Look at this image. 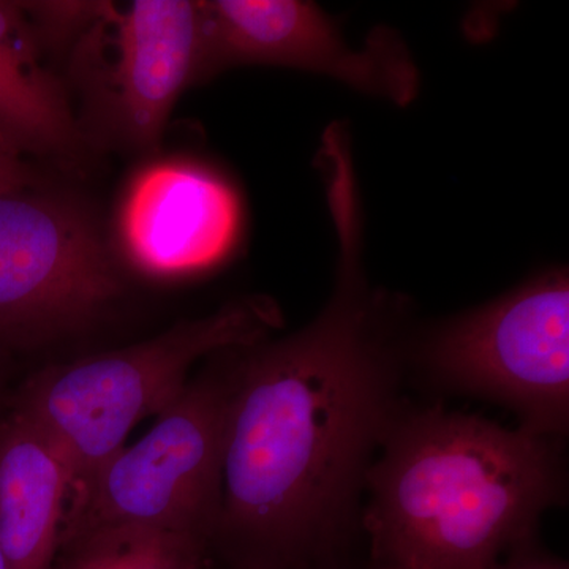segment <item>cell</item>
<instances>
[{"label":"cell","mask_w":569,"mask_h":569,"mask_svg":"<svg viewBox=\"0 0 569 569\" xmlns=\"http://www.w3.org/2000/svg\"><path fill=\"white\" fill-rule=\"evenodd\" d=\"M339 241L335 293L231 376L219 520L268 567L326 559L350 529L373 449L400 417L391 307L367 283L355 168L325 170Z\"/></svg>","instance_id":"obj_1"},{"label":"cell","mask_w":569,"mask_h":569,"mask_svg":"<svg viewBox=\"0 0 569 569\" xmlns=\"http://www.w3.org/2000/svg\"><path fill=\"white\" fill-rule=\"evenodd\" d=\"M366 475L372 569H492L563 488L550 438L441 408L400 415Z\"/></svg>","instance_id":"obj_2"},{"label":"cell","mask_w":569,"mask_h":569,"mask_svg":"<svg viewBox=\"0 0 569 569\" xmlns=\"http://www.w3.org/2000/svg\"><path fill=\"white\" fill-rule=\"evenodd\" d=\"M280 323L271 299H239L138 346L40 373L26 388L17 413L61 449L70 467L71 500L141 419L159 417L178 400L198 359L257 347Z\"/></svg>","instance_id":"obj_3"},{"label":"cell","mask_w":569,"mask_h":569,"mask_svg":"<svg viewBox=\"0 0 569 569\" xmlns=\"http://www.w3.org/2000/svg\"><path fill=\"white\" fill-rule=\"evenodd\" d=\"M231 378L183 389L132 447L110 456L71 498L62 542L99 529L193 535L219 520Z\"/></svg>","instance_id":"obj_4"},{"label":"cell","mask_w":569,"mask_h":569,"mask_svg":"<svg viewBox=\"0 0 569 569\" xmlns=\"http://www.w3.org/2000/svg\"><path fill=\"white\" fill-rule=\"evenodd\" d=\"M440 387L511 408L523 429L563 433L569 417V282L550 271L438 328L421 350Z\"/></svg>","instance_id":"obj_5"},{"label":"cell","mask_w":569,"mask_h":569,"mask_svg":"<svg viewBox=\"0 0 569 569\" xmlns=\"http://www.w3.org/2000/svg\"><path fill=\"white\" fill-rule=\"evenodd\" d=\"M80 32L74 73L93 118L122 144L156 148L179 96L197 82L198 2H97Z\"/></svg>","instance_id":"obj_6"},{"label":"cell","mask_w":569,"mask_h":569,"mask_svg":"<svg viewBox=\"0 0 569 569\" xmlns=\"http://www.w3.org/2000/svg\"><path fill=\"white\" fill-rule=\"evenodd\" d=\"M238 66H276L323 74L366 96L407 107L418 69L396 32L377 29L362 48L348 43L320 7L301 0L200 2L204 78Z\"/></svg>","instance_id":"obj_7"},{"label":"cell","mask_w":569,"mask_h":569,"mask_svg":"<svg viewBox=\"0 0 569 569\" xmlns=\"http://www.w3.org/2000/svg\"><path fill=\"white\" fill-rule=\"evenodd\" d=\"M118 290L84 213L24 190L0 193V332L78 323Z\"/></svg>","instance_id":"obj_8"},{"label":"cell","mask_w":569,"mask_h":569,"mask_svg":"<svg viewBox=\"0 0 569 569\" xmlns=\"http://www.w3.org/2000/svg\"><path fill=\"white\" fill-rule=\"evenodd\" d=\"M119 241L127 260L152 279L208 271L231 253L241 204L219 174L186 160H163L134 176L121 212Z\"/></svg>","instance_id":"obj_9"},{"label":"cell","mask_w":569,"mask_h":569,"mask_svg":"<svg viewBox=\"0 0 569 569\" xmlns=\"http://www.w3.org/2000/svg\"><path fill=\"white\" fill-rule=\"evenodd\" d=\"M71 473L61 449L14 413L0 425V549L11 569H54Z\"/></svg>","instance_id":"obj_10"},{"label":"cell","mask_w":569,"mask_h":569,"mask_svg":"<svg viewBox=\"0 0 569 569\" xmlns=\"http://www.w3.org/2000/svg\"><path fill=\"white\" fill-rule=\"evenodd\" d=\"M0 129L20 148L69 151L77 127L62 88L41 67L22 3L0 2Z\"/></svg>","instance_id":"obj_11"},{"label":"cell","mask_w":569,"mask_h":569,"mask_svg":"<svg viewBox=\"0 0 569 569\" xmlns=\"http://www.w3.org/2000/svg\"><path fill=\"white\" fill-rule=\"evenodd\" d=\"M63 569H203L198 537L144 529H99L71 538Z\"/></svg>","instance_id":"obj_12"},{"label":"cell","mask_w":569,"mask_h":569,"mask_svg":"<svg viewBox=\"0 0 569 569\" xmlns=\"http://www.w3.org/2000/svg\"><path fill=\"white\" fill-rule=\"evenodd\" d=\"M492 569H568V565L539 548L533 537L509 550Z\"/></svg>","instance_id":"obj_13"},{"label":"cell","mask_w":569,"mask_h":569,"mask_svg":"<svg viewBox=\"0 0 569 569\" xmlns=\"http://www.w3.org/2000/svg\"><path fill=\"white\" fill-rule=\"evenodd\" d=\"M20 152V146L0 129V193L17 192L28 186V168L22 163Z\"/></svg>","instance_id":"obj_14"},{"label":"cell","mask_w":569,"mask_h":569,"mask_svg":"<svg viewBox=\"0 0 569 569\" xmlns=\"http://www.w3.org/2000/svg\"><path fill=\"white\" fill-rule=\"evenodd\" d=\"M0 569H11L9 560H7L6 553L0 549Z\"/></svg>","instance_id":"obj_15"}]
</instances>
